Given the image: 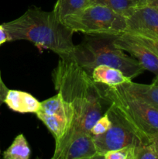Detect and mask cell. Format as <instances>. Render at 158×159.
Returning a JSON list of instances; mask_svg holds the SVG:
<instances>
[{
	"instance_id": "1",
	"label": "cell",
	"mask_w": 158,
	"mask_h": 159,
	"mask_svg": "<svg viewBox=\"0 0 158 159\" xmlns=\"http://www.w3.org/2000/svg\"><path fill=\"white\" fill-rule=\"evenodd\" d=\"M54 88L61 97L66 117L64 136L54 148L53 159H60L67 146L75 137L91 134L93 124L106 112L108 102L103 90L91 75L73 57H60L52 72Z\"/></svg>"
},
{
	"instance_id": "2",
	"label": "cell",
	"mask_w": 158,
	"mask_h": 159,
	"mask_svg": "<svg viewBox=\"0 0 158 159\" xmlns=\"http://www.w3.org/2000/svg\"><path fill=\"white\" fill-rule=\"evenodd\" d=\"M9 42L28 40L40 49L54 51L59 57H73L76 45L73 32L65 26L54 10L30 8L21 16L2 23Z\"/></svg>"
},
{
	"instance_id": "3",
	"label": "cell",
	"mask_w": 158,
	"mask_h": 159,
	"mask_svg": "<svg viewBox=\"0 0 158 159\" xmlns=\"http://www.w3.org/2000/svg\"><path fill=\"white\" fill-rule=\"evenodd\" d=\"M104 96L111 110L142 144L158 140V109L129 94L120 85L107 86Z\"/></svg>"
},
{
	"instance_id": "4",
	"label": "cell",
	"mask_w": 158,
	"mask_h": 159,
	"mask_svg": "<svg viewBox=\"0 0 158 159\" xmlns=\"http://www.w3.org/2000/svg\"><path fill=\"white\" fill-rule=\"evenodd\" d=\"M112 36H90L81 44L76 45L73 58L91 75L98 65H108L120 70L133 79L145 69L133 57L116 47Z\"/></svg>"
},
{
	"instance_id": "5",
	"label": "cell",
	"mask_w": 158,
	"mask_h": 159,
	"mask_svg": "<svg viewBox=\"0 0 158 159\" xmlns=\"http://www.w3.org/2000/svg\"><path fill=\"white\" fill-rule=\"evenodd\" d=\"M70 30L89 36L116 37L126 30V18L110 8L91 4L61 20Z\"/></svg>"
},
{
	"instance_id": "6",
	"label": "cell",
	"mask_w": 158,
	"mask_h": 159,
	"mask_svg": "<svg viewBox=\"0 0 158 159\" xmlns=\"http://www.w3.org/2000/svg\"><path fill=\"white\" fill-rule=\"evenodd\" d=\"M107 110L112 120L111 127L102 134L94 137L99 158H102V156L110 151L142 144L109 107Z\"/></svg>"
},
{
	"instance_id": "7",
	"label": "cell",
	"mask_w": 158,
	"mask_h": 159,
	"mask_svg": "<svg viewBox=\"0 0 158 159\" xmlns=\"http://www.w3.org/2000/svg\"><path fill=\"white\" fill-rule=\"evenodd\" d=\"M116 47L133 56L145 70L153 73L158 78V57L143 44L126 32L114 37Z\"/></svg>"
},
{
	"instance_id": "8",
	"label": "cell",
	"mask_w": 158,
	"mask_h": 159,
	"mask_svg": "<svg viewBox=\"0 0 158 159\" xmlns=\"http://www.w3.org/2000/svg\"><path fill=\"white\" fill-rule=\"evenodd\" d=\"M126 29L143 30L158 36V8L144 4L137 6L126 17Z\"/></svg>"
},
{
	"instance_id": "9",
	"label": "cell",
	"mask_w": 158,
	"mask_h": 159,
	"mask_svg": "<svg viewBox=\"0 0 158 159\" xmlns=\"http://www.w3.org/2000/svg\"><path fill=\"white\" fill-rule=\"evenodd\" d=\"M99 158L91 134H84L75 137L67 146L60 159H94Z\"/></svg>"
},
{
	"instance_id": "10",
	"label": "cell",
	"mask_w": 158,
	"mask_h": 159,
	"mask_svg": "<svg viewBox=\"0 0 158 159\" xmlns=\"http://www.w3.org/2000/svg\"><path fill=\"white\" fill-rule=\"evenodd\" d=\"M4 103L12 111L20 113H37L41 107V102L33 96L15 89L8 90Z\"/></svg>"
},
{
	"instance_id": "11",
	"label": "cell",
	"mask_w": 158,
	"mask_h": 159,
	"mask_svg": "<svg viewBox=\"0 0 158 159\" xmlns=\"http://www.w3.org/2000/svg\"><path fill=\"white\" fill-rule=\"evenodd\" d=\"M120 86L131 96L158 109V78L150 85L136 83L130 80Z\"/></svg>"
},
{
	"instance_id": "12",
	"label": "cell",
	"mask_w": 158,
	"mask_h": 159,
	"mask_svg": "<svg viewBox=\"0 0 158 159\" xmlns=\"http://www.w3.org/2000/svg\"><path fill=\"white\" fill-rule=\"evenodd\" d=\"M91 77L97 84H102L106 86H118L132 80L119 69L108 65L96 66L91 71Z\"/></svg>"
},
{
	"instance_id": "13",
	"label": "cell",
	"mask_w": 158,
	"mask_h": 159,
	"mask_svg": "<svg viewBox=\"0 0 158 159\" xmlns=\"http://www.w3.org/2000/svg\"><path fill=\"white\" fill-rule=\"evenodd\" d=\"M36 115L53 135L55 141V148L57 147L63 139L66 130V122L64 120L57 115L46 114L42 112H37Z\"/></svg>"
},
{
	"instance_id": "14",
	"label": "cell",
	"mask_w": 158,
	"mask_h": 159,
	"mask_svg": "<svg viewBox=\"0 0 158 159\" xmlns=\"http://www.w3.org/2000/svg\"><path fill=\"white\" fill-rule=\"evenodd\" d=\"M31 151L27 141L23 134L17 135L12 144L3 152L5 159H28Z\"/></svg>"
},
{
	"instance_id": "15",
	"label": "cell",
	"mask_w": 158,
	"mask_h": 159,
	"mask_svg": "<svg viewBox=\"0 0 158 159\" xmlns=\"http://www.w3.org/2000/svg\"><path fill=\"white\" fill-rule=\"evenodd\" d=\"M91 0H57L53 10L60 20L91 5Z\"/></svg>"
},
{
	"instance_id": "16",
	"label": "cell",
	"mask_w": 158,
	"mask_h": 159,
	"mask_svg": "<svg viewBox=\"0 0 158 159\" xmlns=\"http://www.w3.org/2000/svg\"><path fill=\"white\" fill-rule=\"evenodd\" d=\"M91 4H99L110 8L126 18L133 9L139 6L136 0H91Z\"/></svg>"
},
{
	"instance_id": "17",
	"label": "cell",
	"mask_w": 158,
	"mask_h": 159,
	"mask_svg": "<svg viewBox=\"0 0 158 159\" xmlns=\"http://www.w3.org/2000/svg\"><path fill=\"white\" fill-rule=\"evenodd\" d=\"M126 32L158 57V36L143 30L126 29Z\"/></svg>"
},
{
	"instance_id": "18",
	"label": "cell",
	"mask_w": 158,
	"mask_h": 159,
	"mask_svg": "<svg viewBox=\"0 0 158 159\" xmlns=\"http://www.w3.org/2000/svg\"><path fill=\"white\" fill-rule=\"evenodd\" d=\"M38 112H42V113H46V114L57 115V116L63 118L66 122L63 101L58 93L41 102V107Z\"/></svg>"
},
{
	"instance_id": "19",
	"label": "cell",
	"mask_w": 158,
	"mask_h": 159,
	"mask_svg": "<svg viewBox=\"0 0 158 159\" xmlns=\"http://www.w3.org/2000/svg\"><path fill=\"white\" fill-rule=\"evenodd\" d=\"M135 159H158V152L155 143L139 144L136 146Z\"/></svg>"
},
{
	"instance_id": "20",
	"label": "cell",
	"mask_w": 158,
	"mask_h": 159,
	"mask_svg": "<svg viewBox=\"0 0 158 159\" xmlns=\"http://www.w3.org/2000/svg\"><path fill=\"white\" fill-rule=\"evenodd\" d=\"M111 124L112 120L110 118L108 110H106V112L102 116H100L98 120L93 124L92 127L90 130V133L93 137L102 134L109 129Z\"/></svg>"
},
{
	"instance_id": "21",
	"label": "cell",
	"mask_w": 158,
	"mask_h": 159,
	"mask_svg": "<svg viewBox=\"0 0 158 159\" xmlns=\"http://www.w3.org/2000/svg\"><path fill=\"white\" fill-rule=\"evenodd\" d=\"M136 146H127L108 152L102 156L104 159H135Z\"/></svg>"
},
{
	"instance_id": "22",
	"label": "cell",
	"mask_w": 158,
	"mask_h": 159,
	"mask_svg": "<svg viewBox=\"0 0 158 159\" xmlns=\"http://www.w3.org/2000/svg\"><path fill=\"white\" fill-rule=\"evenodd\" d=\"M8 90H9V89L7 88L6 84L3 82L2 79L1 71H0V107L2 106V104L4 103L5 98H6Z\"/></svg>"
},
{
	"instance_id": "23",
	"label": "cell",
	"mask_w": 158,
	"mask_h": 159,
	"mask_svg": "<svg viewBox=\"0 0 158 159\" xmlns=\"http://www.w3.org/2000/svg\"><path fill=\"white\" fill-rule=\"evenodd\" d=\"M6 42H9V36H8V34L5 28L3 27L2 24L0 25V45L6 43Z\"/></svg>"
},
{
	"instance_id": "24",
	"label": "cell",
	"mask_w": 158,
	"mask_h": 159,
	"mask_svg": "<svg viewBox=\"0 0 158 159\" xmlns=\"http://www.w3.org/2000/svg\"><path fill=\"white\" fill-rule=\"evenodd\" d=\"M146 4L150 5V6H155V7L158 8V0H148Z\"/></svg>"
},
{
	"instance_id": "25",
	"label": "cell",
	"mask_w": 158,
	"mask_h": 159,
	"mask_svg": "<svg viewBox=\"0 0 158 159\" xmlns=\"http://www.w3.org/2000/svg\"><path fill=\"white\" fill-rule=\"evenodd\" d=\"M138 2V4H139V6H140V5H144L147 3V2L148 1V0H136Z\"/></svg>"
},
{
	"instance_id": "26",
	"label": "cell",
	"mask_w": 158,
	"mask_h": 159,
	"mask_svg": "<svg viewBox=\"0 0 158 159\" xmlns=\"http://www.w3.org/2000/svg\"><path fill=\"white\" fill-rule=\"evenodd\" d=\"M155 144H156V150H157V152H158V140L157 141H156V142H155Z\"/></svg>"
}]
</instances>
